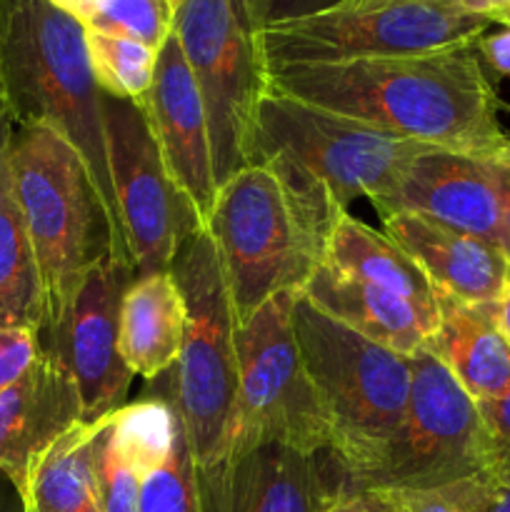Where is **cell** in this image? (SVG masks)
Segmentation results:
<instances>
[{
    "label": "cell",
    "mask_w": 510,
    "mask_h": 512,
    "mask_svg": "<svg viewBox=\"0 0 510 512\" xmlns=\"http://www.w3.org/2000/svg\"><path fill=\"white\" fill-rule=\"evenodd\" d=\"M268 88L413 143L500 153V100L475 43L433 53L268 68Z\"/></svg>",
    "instance_id": "cell-1"
},
{
    "label": "cell",
    "mask_w": 510,
    "mask_h": 512,
    "mask_svg": "<svg viewBox=\"0 0 510 512\" xmlns=\"http://www.w3.org/2000/svg\"><path fill=\"white\" fill-rule=\"evenodd\" d=\"M343 213L325 185L280 158L245 165L220 185L205 230L238 323L275 295L305 288Z\"/></svg>",
    "instance_id": "cell-2"
},
{
    "label": "cell",
    "mask_w": 510,
    "mask_h": 512,
    "mask_svg": "<svg viewBox=\"0 0 510 512\" xmlns=\"http://www.w3.org/2000/svg\"><path fill=\"white\" fill-rule=\"evenodd\" d=\"M0 95L13 125H45L88 165L113 228L120 263L133 265L110 175L103 90L88 55V30L50 0H0Z\"/></svg>",
    "instance_id": "cell-3"
},
{
    "label": "cell",
    "mask_w": 510,
    "mask_h": 512,
    "mask_svg": "<svg viewBox=\"0 0 510 512\" xmlns=\"http://www.w3.org/2000/svg\"><path fill=\"white\" fill-rule=\"evenodd\" d=\"M170 273L185 300V338L178 363L153 380L178 410L198 478L218 473L233 453L238 415V353L228 285L208 230L175 255Z\"/></svg>",
    "instance_id": "cell-4"
},
{
    "label": "cell",
    "mask_w": 510,
    "mask_h": 512,
    "mask_svg": "<svg viewBox=\"0 0 510 512\" xmlns=\"http://www.w3.org/2000/svg\"><path fill=\"white\" fill-rule=\"evenodd\" d=\"M10 168L43 283L48 325L95 265L118 260V248L88 165L63 135L45 125L18 128Z\"/></svg>",
    "instance_id": "cell-5"
},
{
    "label": "cell",
    "mask_w": 510,
    "mask_h": 512,
    "mask_svg": "<svg viewBox=\"0 0 510 512\" xmlns=\"http://www.w3.org/2000/svg\"><path fill=\"white\" fill-rule=\"evenodd\" d=\"M295 335L320 395L345 485L368 473L408 408L413 358L383 348L315 308L303 293L293 305Z\"/></svg>",
    "instance_id": "cell-6"
},
{
    "label": "cell",
    "mask_w": 510,
    "mask_h": 512,
    "mask_svg": "<svg viewBox=\"0 0 510 512\" xmlns=\"http://www.w3.org/2000/svg\"><path fill=\"white\" fill-rule=\"evenodd\" d=\"M430 150L400 135L345 118L268 88L258 108L253 163L280 158L325 185L338 208L365 198L378 208L410 160Z\"/></svg>",
    "instance_id": "cell-7"
},
{
    "label": "cell",
    "mask_w": 510,
    "mask_h": 512,
    "mask_svg": "<svg viewBox=\"0 0 510 512\" xmlns=\"http://www.w3.org/2000/svg\"><path fill=\"white\" fill-rule=\"evenodd\" d=\"M173 33L203 98L220 188L253 163L258 108L268 93L260 25L248 0H178Z\"/></svg>",
    "instance_id": "cell-8"
},
{
    "label": "cell",
    "mask_w": 510,
    "mask_h": 512,
    "mask_svg": "<svg viewBox=\"0 0 510 512\" xmlns=\"http://www.w3.org/2000/svg\"><path fill=\"white\" fill-rule=\"evenodd\" d=\"M478 15L423 0H340L320 13L260 28L265 68L433 53L488 33Z\"/></svg>",
    "instance_id": "cell-9"
},
{
    "label": "cell",
    "mask_w": 510,
    "mask_h": 512,
    "mask_svg": "<svg viewBox=\"0 0 510 512\" xmlns=\"http://www.w3.org/2000/svg\"><path fill=\"white\" fill-rule=\"evenodd\" d=\"M295 295H275L235 328L238 415L230 458L268 443L333 450L328 415L295 335Z\"/></svg>",
    "instance_id": "cell-10"
},
{
    "label": "cell",
    "mask_w": 510,
    "mask_h": 512,
    "mask_svg": "<svg viewBox=\"0 0 510 512\" xmlns=\"http://www.w3.org/2000/svg\"><path fill=\"white\" fill-rule=\"evenodd\" d=\"M493 465L478 405L428 350L413 355L408 408L368 473L345 488L418 493L473 478Z\"/></svg>",
    "instance_id": "cell-11"
},
{
    "label": "cell",
    "mask_w": 510,
    "mask_h": 512,
    "mask_svg": "<svg viewBox=\"0 0 510 512\" xmlns=\"http://www.w3.org/2000/svg\"><path fill=\"white\" fill-rule=\"evenodd\" d=\"M110 175L135 275L168 273L175 255L205 228L165 168L148 115L138 103L103 93Z\"/></svg>",
    "instance_id": "cell-12"
},
{
    "label": "cell",
    "mask_w": 510,
    "mask_h": 512,
    "mask_svg": "<svg viewBox=\"0 0 510 512\" xmlns=\"http://www.w3.org/2000/svg\"><path fill=\"white\" fill-rule=\"evenodd\" d=\"M135 280V268L115 258L95 265L60 315L40 330L43 348L73 378L83 423H98L128 403L133 373L118 345L120 303Z\"/></svg>",
    "instance_id": "cell-13"
},
{
    "label": "cell",
    "mask_w": 510,
    "mask_h": 512,
    "mask_svg": "<svg viewBox=\"0 0 510 512\" xmlns=\"http://www.w3.org/2000/svg\"><path fill=\"white\" fill-rule=\"evenodd\" d=\"M505 150L500 153L425 150L410 160L398 188L375 208L380 220L393 213H415L445 228L500 245Z\"/></svg>",
    "instance_id": "cell-14"
},
{
    "label": "cell",
    "mask_w": 510,
    "mask_h": 512,
    "mask_svg": "<svg viewBox=\"0 0 510 512\" xmlns=\"http://www.w3.org/2000/svg\"><path fill=\"white\" fill-rule=\"evenodd\" d=\"M345 488L330 450L305 453L268 443L233 455L218 473L198 478L200 512H325Z\"/></svg>",
    "instance_id": "cell-15"
},
{
    "label": "cell",
    "mask_w": 510,
    "mask_h": 512,
    "mask_svg": "<svg viewBox=\"0 0 510 512\" xmlns=\"http://www.w3.org/2000/svg\"><path fill=\"white\" fill-rule=\"evenodd\" d=\"M138 105L148 115L165 168L188 195L205 225L218 195L213 145L203 98L175 33L158 50L153 85Z\"/></svg>",
    "instance_id": "cell-16"
},
{
    "label": "cell",
    "mask_w": 510,
    "mask_h": 512,
    "mask_svg": "<svg viewBox=\"0 0 510 512\" xmlns=\"http://www.w3.org/2000/svg\"><path fill=\"white\" fill-rule=\"evenodd\" d=\"M78 423V388L63 363L43 348L33 368L0 393V475L15 493L23 490L35 460Z\"/></svg>",
    "instance_id": "cell-17"
},
{
    "label": "cell",
    "mask_w": 510,
    "mask_h": 512,
    "mask_svg": "<svg viewBox=\"0 0 510 512\" xmlns=\"http://www.w3.org/2000/svg\"><path fill=\"white\" fill-rule=\"evenodd\" d=\"M383 233L410 255L438 298L495 303L510 283V263L498 243L445 228L415 213L383 218Z\"/></svg>",
    "instance_id": "cell-18"
},
{
    "label": "cell",
    "mask_w": 510,
    "mask_h": 512,
    "mask_svg": "<svg viewBox=\"0 0 510 512\" xmlns=\"http://www.w3.org/2000/svg\"><path fill=\"white\" fill-rule=\"evenodd\" d=\"M300 293L345 328L408 358L425 348L438 325V318L410 300L335 273L328 265H320Z\"/></svg>",
    "instance_id": "cell-19"
},
{
    "label": "cell",
    "mask_w": 510,
    "mask_h": 512,
    "mask_svg": "<svg viewBox=\"0 0 510 512\" xmlns=\"http://www.w3.org/2000/svg\"><path fill=\"white\" fill-rule=\"evenodd\" d=\"M438 325L425 343L465 393L480 403L510 388V345L495 323V303L438 298Z\"/></svg>",
    "instance_id": "cell-20"
},
{
    "label": "cell",
    "mask_w": 510,
    "mask_h": 512,
    "mask_svg": "<svg viewBox=\"0 0 510 512\" xmlns=\"http://www.w3.org/2000/svg\"><path fill=\"white\" fill-rule=\"evenodd\" d=\"M185 300L173 273L135 275L120 303L118 345L130 373L153 383L183 350Z\"/></svg>",
    "instance_id": "cell-21"
},
{
    "label": "cell",
    "mask_w": 510,
    "mask_h": 512,
    "mask_svg": "<svg viewBox=\"0 0 510 512\" xmlns=\"http://www.w3.org/2000/svg\"><path fill=\"white\" fill-rule=\"evenodd\" d=\"M13 133V120L0 105V328H33L40 333L45 325L43 283L15 195L10 168Z\"/></svg>",
    "instance_id": "cell-22"
},
{
    "label": "cell",
    "mask_w": 510,
    "mask_h": 512,
    "mask_svg": "<svg viewBox=\"0 0 510 512\" xmlns=\"http://www.w3.org/2000/svg\"><path fill=\"white\" fill-rule=\"evenodd\" d=\"M323 265L360 283L400 295L433 318L440 315L438 295L410 255L385 233L353 218L348 210L340 215L330 233Z\"/></svg>",
    "instance_id": "cell-23"
},
{
    "label": "cell",
    "mask_w": 510,
    "mask_h": 512,
    "mask_svg": "<svg viewBox=\"0 0 510 512\" xmlns=\"http://www.w3.org/2000/svg\"><path fill=\"white\" fill-rule=\"evenodd\" d=\"M108 420L110 415L98 423H78L35 460L18 493L23 512H105L95 445Z\"/></svg>",
    "instance_id": "cell-24"
},
{
    "label": "cell",
    "mask_w": 510,
    "mask_h": 512,
    "mask_svg": "<svg viewBox=\"0 0 510 512\" xmlns=\"http://www.w3.org/2000/svg\"><path fill=\"white\" fill-rule=\"evenodd\" d=\"M178 430V410L158 393L125 403L118 413H113L108 425L115 450L140 478L158 470L168 460Z\"/></svg>",
    "instance_id": "cell-25"
},
{
    "label": "cell",
    "mask_w": 510,
    "mask_h": 512,
    "mask_svg": "<svg viewBox=\"0 0 510 512\" xmlns=\"http://www.w3.org/2000/svg\"><path fill=\"white\" fill-rule=\"evenodd\" d=\"M88 55L95 83L105 95L143 103L155 78L158 50L138 40L88 30Z\"/></svg>",
    "instance_id": "cell-26"
},
{
    "label": "cell",
    "mask_w": 510,
    "mask_h": 512,
    "mask_svg": "<svg viewBox=\"0 0 510 512\" xmlns=\"http://www.w3.org/2000/svg\"><path fill=\"white\" fill-rule=\"evenodd\" d=\"M138 512H200L198 468L185 438L183 420L168 460L143 478Z\"/></svg>",
    "instance_id": "cell-27"
},
{
    "label": "cell",
    "mask_w": 510,
    "mask_h": 512,
    "mask_svg": "<svg viewBox=\"0 0 510 512\" xmlns=\"http://www.w3.org/2000/svg\"><path fill=\"white\" fill-rule=\"evenodd\" d=\"M173 23V0H100L85 28L138 40L148 48L160 50L173 35Z\"/></svg>",
    "instance_id": "cell-28"
},
{
    "label": "cell",
    "mask_w": 510,
    "mask_h": 512,
    "mask_svg": "<svg viewBox=\"0 0 510 512\" xmlns=\"http://www.w3.org/2000/svg\"><path fill=\"white\" fill-rule=\"evenodd\" d=\"M113 418V415H110ZM110 425V420H108ZM108 425L100 433L95 445V475H98L100 498L105 512H138L140 510V488L143 478L120 458L110 440Z\"/></svg>",
    "instance_id": "cell-29"
},
{
    "label": "cell",
    "mask_w": 510,
    "mask_h": 512,
    "mask_svg": "<svg viewBox=\"0 0 510 512\" xmlns=\"http://www.w3.org/2000/svg\"><path fill=\"white\" fill-rule=\"evenodd\" d=\"M488 470L443 488L410 493V512H485L490 493Z\"/></svg>",
    "instance_id": "cell-30"
},
{
    "label": "cell",
    "mask_w": 510,
    "mask_h": 512,
    "mask_svg": "<svg viewBox=\"0 0 510 512\" xmlns=\"http://www.w3.org/2000/svg\"><path fill=\"white\" fill-rule=\"evenodd\" d=\"M43 353V340L33 328H0V393L18 383L38 355Z\"/></svg>",
    "instance_id": "cell-31"
},
{
    "label": "cell",
    "mask_w": 510,
    "mask_h": 512,
    "mask_svg": "<svg viewBox=\"0 0 510 512\" xmlns=\"http://www.w3.org/2000/svg\"><path fill=\"white\" fill-rule=\"evenodd\" d=\"M325 512H410V493L390 488H343Z\"/></svg>",
    "instance_id": "cell-32"
},
{
    "label": "cell",
    "mask_w": 510,
    "mask_h": 512,
    "mask_svg": "<svg viewBox=\"0 0 510 512\" xmlns=\"http://www.w3.org/2000/svg\"><path fill=\"white\" fill-rule=\"evenodd\" d=\"M478 413L493 448V463L510 458V388L493 400H480Z\"/></svg>",
    "instance_id": "cell-33"
},
{
    "label": "cell",
    "mask_w": 510,
    "mask_h": 512,
    "mask_svg": "<svg viewBox=\"0 0 510 512\" xmlns=\"http://www.w3.org/2000/svg\"><path fill=\"white\" fill-rule=\"evenodd\" d=\"M248 3L260 28H265V25L283 23V20L320 13L340 0H248Z\"/></svg>",
    "instance_id": "cell-34"
},
{
    "label": "cell",
    "mask_w": 510,
    "mask_h": 512,
    "mask_svg": "<svg viewBox=\"0 0 510 512\" xmlns=\"http://www.w3.org/2000/svg\"><path fill=\"white\" fill-rule=\"evenodd\" d=\"M475 48H478V55L480 60H483L485 68L493 70L495 75L510 78V28L508 25H500V30L480 35V38L475 40Z\"/></svg>",
    "instance_id": "cell-35"
},
{
    "label": "cell",
    "mask_w": 510,
    "mask_h": 512,
    "mask_svg": "<svg viewBox=\"0 0 510 512\" xmlns=\"http://www.w3.org/2000/svg\"><path fill=\"white\" fill-rule=\"evenodd\" d=\"M490 493L485 512H510V458L490 465Z\"/></svg>",
    "instance_id": "cell-36"
},
{
    "label": "cell",
    "mask_w": 510,
    "mask_h": 512,
    "mask_svg": "<svg viewBox=\"0 0 510 512\" xmlns=\"http://www.w3.org/2000/svg\"><path fill=\"white\" fill-rule=\"evenodd\" d=\"M453 8L468 15H478L488 23L510 25V0H448Z\"/></svg>",
    "instance_id": "cell-37"
},
{
    "label": "cell",
    "mask_w": 510,
    "mask_h": 512,
    "mask_svg": "<svg viewBox=\"0 0 510 512\" xmlns=\"http://www.w3.org/2000/svg\"><path fill=\"white\" fill-rule=\"evenodd\" d=\"M505 193H503V220H500V248L505 250L510 263V148L505 150Z\"/></svg>",
    "instance_id": "cell-38"
},
{
    "label": "cell",
    "mask_w": 510,
    "mask_h": 512,
    "mask_svg": "<svg viewBox=\"0 0 510 512\" xmlns=\"http://www.w3.org/2000/svg\"><path fill=\"white\" fill-rule=\"evenodd\" d=\"M58 10H63L70 18L80 20L83 25H88V20L93 18L95 8H98L100 0H50Z\"/></svg>",
    "instance_id": "cell-39"
},
{
    "label": "cell",
    "mask_w": 510,
    "mask_h": 512,
    "mask_svg": "<svg viewBox=\"0 0 510 512\" xmlns=\"http://www.w3.org/2000/svg\"><path fill=\"white\" fill-rule=\"evenodd\" d=\"M495 323H498L500 333H503V338L510 345V283L503 290V295L495 300Z\"/></svg>",
    "instance_id": "cell-40"
},
{
    "label": "cell",
    "mask_w": 510,
    "mask_h": 512,
    "mask_svg": "<svg viewBox=\"0 0 510 512\" xmlns=\"http://www.w3.org/2000/svg\"><path fill=\"white\" fill-rule=\"evenodd\" d=\"M0 512H23V503H20L15 490H10V493L0 490Z\"/></svg>",
    "instance_id": "cell-41"
},
{
    "label": "cell",
    "mask_w": 510,
    "mask_h": 512,
    "mask_svg": "<svg viewBox=\"0 0 510 512\" xmlns=\"http://www.w3.org/2000/svg\"><path fill=\"white\" fill-rule=\"evenodd\" d=\"M423 3H438V5H450L448 0H423ZM450 8H453V5H450Z\"/></svg>",
    "instance_id": "cell-42"
},
{
    "label": "cell",
    "mask_w": 510,
    "mask_h": 512,
    "mask_svg": "<svg viewBox=\"0 0 510 512\" xmlns=\"http://www.w3.org/2000/svg\"><path fill=\"white\" fill-rule=\"evenodd\" d=\"M0 105H3V95H0Z\"/></svg>",
    "instance_id": "cell-43"
},
{
    "label": "cell",
    "mask_w": 510,
    "mask_h": 512,
    "mask_svg": "<svg viewBox=\"0 0 510 512\" xmlns=\"http://www.w3.org/2000/svg\"><path fill=\"white\" fill-rule=\"evenodd\" d=\"M173 3H178V0H173Z\"/></svg>",
    "instance_id": "cell-44"
},
{
    "label": "cell",
    "mask_w": 510,
    "mask_h": 512,
    "mask_svg": "<svg viewBox=\"0 0 510 512\" xmlns=\"http://www.w3.org/2000/svg\"><path fill=\"white\" fill-rule=\"evenodd\" d=\"M508 28H510V25H508Z\"/></svg>",
    "instance_id": "cell-45"
}]
</instances>
